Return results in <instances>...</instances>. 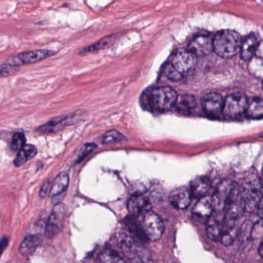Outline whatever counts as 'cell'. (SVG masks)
<instances>
[{"label":"cell","instance_id":"cell-1","mask_svg":"<svg viewBox=\"0 0 263 263\" xmlns=\"http://www.w3.org/2000/svg\"><path fill=\"white\" fill-rule=\"evenodd\" d=\"M197 64V57L190 50H178L171 57L165 66L164 73L171 81H178L194 70Z\"/></svg>","mask_w":263,"mask_h":263},{"label":"cell","instance_id":"cell-2","mask_svg":"<svg viewBox=\"0 0 263 263\" xmlns=\"http://www.w3.org/2000/svg\"><path fill=\"white\" fill-rule=\"evenodd\" d=\"M241 42L242 39L237 32L232 30H221L213 38V50L220 58H231L240 51Z\"/></svg>","mask_w":263,"mask_h":263},{"label":"cell","instance_id":"cell-3","mask_svg":"<svg viewBox=\"0 0 263 263\" xmlns=\"http://www.w3.org/2000/svg\"><path fill=\"white\" fill-rule=\"evenodd\" d=\"M241 198L244 203L245 211L253 212L256 211L258 203L262 200V186L261 178L255 175L250 174L243 181L240 187Z\"/></svg>","mask_w":263,"mask_h":263},{"label":"cell","instance_id":"cell-4","mask_svg":"<svg viewBox=\"0 0 263 263\" xmlns=\"http://www.w3.org/2000/svg\"><path fill=\"white\" fill-rule=\"evenodd\" d=\"M135 217L137 226L147 240L154 241L161 238L164 231V223L156 213L147 210Z\"/></svg>","mask_w":263,"mask_h":263},{"label":"cell","instance_id":"cell-5","mask_svg":"<svg viewBox=\"0 0 263 263\" xmlns=\"http://www.w3.org/2000/svg\"><path fill=\"white\" fill-rule=\"evenodd\" d=\"M118 240L124 255L130 261L135 262L151 261V255L147 248L125 232H119Z\"/></svg>","mask_w":263,"mask_h":263},{"label":"cell","instance_id":"cell-6","mask_svg":"<svg viewBox=\"0 0 263 263\" xmlns=\"http://www.w3.org/2000/svg\"><path fill=\"white\" fill-rule=\"evenodd\" d=\"M178 95L170 87H160L152 89L149 93V105L152 109L161 113L168 111L175 107Z\"/></svg>","mask_w":263,"mask_h":263},{"label":"cell","instance_id":"cell-7","mask_svg":"<svg viewBox=\"0 0 263 263\" xmlns=\"http://www.w3.org/2000/svg\"><path fill=\"white\" fill-rule=\"evenodd\" d=\"M58 52L52 50H34L21 52L7 58L5 63L13 67H21V66L29 65L41 62L57 54Z\"/></svg>","mask_w":263,"mask_h":263},{"label":"cell","instance_id":"cell-8","mask_svg":"<svg viewBox=\"0 0 263 263\" xmlns=\"http://www.w3.org/2000/svg\"><path fill=\"white\" fill-rule=\"evenodd\" d=\"M248 102L247 97L243 93H232L224 100L222 115L226 118H238L246 112Z\"/></svg>","mask_w":263,"mask_h":263},{"label":"cell","instance_id":"cell-9","mask_svg":"<svg viewBox=\"0 0 263 263\" xmlns=\"http://www.w3.org/2000/svg\"><path fill=\"white\" fill-rule=\"evenodd\" d=\"M67 215V207L62 202L58 203L52 210L45 228V236L53 238L62 231Z\"/></svg>","mask_w":263,"mask_h":263},{"label":"cell","instance_id":"cell-10","mask_svg":"<svg viewBox=\"0 0 263 263\" xmlns=\"http://www.w3.org/2000/svg\"><path fill=\"white\" fill-rule=\"evenodd\" d=\"M76 114L67 115V116H59L52 118L51 120L38 127L37 132L44 135L56 134L64 130L67 126L74 124Z\"/></svg>","mask_w":263,"mask_h":263},{"label":"cell","instance_id":"cell-11","mask_svg":"<svg viewBox=\"0 0 263 263\" xmlns=\"http://www.w3.org/2000/svg\"><path fill=\"white\" fill-rule=\"evenodd\" d=\"M223 104L222 96L214 92L204 95L201 101L204 112L212 118H218L222 115Z\"/></svg>","mask_w":263,"mask_h":263},{"label":"cell","instance_id":"cell-12","mask_svg":"<svg viewBox=\"0 0 263 263\" xmlns=\"http://www.w3.org/2000/svg\"><path fill=\"white\" fill-rule=\"evenodd\" d=\"M233 182L229 180H224L217 187L213 196H212V205L215 212L224 210L226 203L230 195Z\"/></svg>","mask_w":263,"mask_h":263},{"label":"cell","instance_id":"cell-13","mask_svg":"<svg viewBox=\"0 0 263 263\" xmlns=\"http://www.w3.org/2000/svg\"><path fill=\"white\" fill-rule=\"evenodd\" d=\"M189 50L196 57H204L213 50V38L208 35L195 36L189 45Z\"/></svg>","mask_w":263,"mask_h":263},{"label":"cell","instance_id":"cell-14","mask_svg":"<svg viewBox=\"0 0 263 263\" xmlns=\"http://www.w3.org/2000/svg\"><path fill=\"white\" fill-rule=\"evenodd\" d=\"M171 204L179 210L187 209L192 201V194L190 189L186 187H178L171 192L169 196Z\"/></svg>","mask_w":263,"mask_h":263},{"label":"cell","instance_id":"cell-15","mask_svg":"<svg viewBox=\"0 0 263 263\" xmlns=\"http://www.w3.org/2000/svg\"><path fill=\"white\" fill-rule=\"evenodd\" d=\"M150 200L144 195H134L127 202V209L134 216H137L144 211L151 210Z\"/></svg>","mask_w":263,"mask_h":263},{"label":"cell","instance_id":"cell-16","mask_svg":"<svg viewBox=\"0 0 263 263\" xmlns=\"http://www.w3.org/2000/svg\"><path fill=\"white\" fill-rule=\"evenodd\" d=\"M236 221L229 219L224 216L219 240L224 246H231L237 235Z\"/></svg>","mask_w":263,"mask_h":263},{"label":"cell","instance_id":"cell-17","mask_svg":"<svg viewBox=\"0 0 263 263\" xmlns=\"http://www.w3.org/2000/svg\"><path fill=\"white\" fill-rule=\"evenodd\" d=\"M44 236L40 234H29L24 238L20 246L19 251L21 255H28L34 252L42 244Z\"/></svg>","mask_w":263,"mask_h":263},{"label":"cell","instance_id":"cell-18","mask_svg":"<svg viewBox=\"0 0 263 263\" xmlns=\"http://www.w3.org/2000/svg\"><path fill=\"white\" fill-rule=\"evenodd\" d=\"M213 212L212 196L206 195L200 198L192 210L194 215L199 217V218H205V219L206 218L208 219V218L213 213Z\"/></svg>","mask_w":263,"mask_h":263},{"label":"cell","instance_id":"cell-19","mask_svg":"<svg viewBox=\"0 0 263 263\" xmlns=\"http://www.w3.org/2000/svg\"><path fill=\"white\" fill-rule=\"evenodd\" d=\"M216 215L213 213L208 218L207 223V235L212 241H218L219 240L221 235V228H222L223 218H220L219 212H216Z\"/></svg>","mask_w":263,"mask_h":263},{"label":"cell","instance_id":"cell-20","mask_svg":"<svg viewBox=\"0 0 263 263\" xmlns=\"http://www.w3.org/2000/svg\"><path fill=\"white\" fill-rule=\"evenodd\" d=\"M256 36L253 33L248 35L241 42L240 48L241 58L245 61H249L255 56V48L258 44Z\"/></svg>","mask_w":263,"mask_h":263},{"label":"cell","instance_id":"cell-21","mask_svg":"<svg viewBox=\"0 0 263 263\" xmlns=\"http://www.w3.org/2000/svg\"><path fill=\"white\" fill-rule=\"evenodd\" d=\"M212 183L207 176H199L195 178L191 183L190 190L192 195L201 198L204 196L211 189Z\"/></svg>","mask_w":263,"mask_h":263},{"label":"cell","instance_id":"cell-22","mask_svg":"<svg viewBox=\"0 0 263 263\" xmlns=\"http://www.w3.org/2000/svg\"><path fill=\"white\" fill-rule=\"evenodd\" d=\"M69 175L67 172H61L53 180L50 187V196L51 198L59 196L61 194L64 193L67 190L69 185Z\"/></svg>","mask_w":263,"mask_h":263},{"label":"cell","instance_id":"cell-23","mask_svg":"<svg viewBox=\"0 0 263 263\" xmlns=\"http://www.w3.org/2000/svg\"><path fill=\"white\" fill-rule=\"evenodd\" d=\"M175 106L180 113L183 115H190L196 107V98L192 95H182L177 98Z\"/></svg>","mask_w":263,"mask_h":263},{"label":"cell","instance_id":"cell-24","mask_svg":"<svg viewBox=\"0 0 263 263\" xmlns=\"http://www.w3.org/2000/svg\"><path fill=\"white\" fill-rule=\"evenodd\" d=\"M37 155V149L32 144H25L21 150L18 152L17 155L14 160V164L16 167H21L27 161L34 158Z\"/></svg>","mask_w":263,"mask_h":263},{"label":"cell","instance_id":"cell-25","mask_svg":"<svg viewBox=\"0 0 263 263\" xmlns=\"http://www.w3.org/2000/svg\"><path fill=\"white\" fill-rule=\"evenodd\" d=\"M263 103L261 98L255 97L248 102L246 116L250 119H261L262 118Z\"/></svg>","mask_w":263,"mask_h":263},{"label":"cell","instance_id":"cell-26","mask_svg":"<svg viewBox=\"0 0 263 263\" xmlns=\"http://www.w3.org/2000/svg\"><path fill=\"white\" fill-rule=\"evenodd\" d=\"M115 38H116V35L106 36V37L103 38L101 41H98L96 44H93V45L89 46V47L81 50L79 52V55H82L83 56V55L87 54V53H93V52L99 51V50L107 48L115 42Z\"/></svg>","mask_w":263,"mask_h":263},{"label":"cell","instance_id":"cell-27","mask_svg":"<svg viewBox=\"0 0 263 263\" xmlns=\"http://www.w3.org/2000/svg\"><path fill=\"white\" fill-rule=\"evenodd\" d=\"M100 261L103 262H121L125 260L111 249H106L99 255Z\"/></svg>","mask_w":263,"mask_h":263},{"label":"cell","instance_id":"cell-28","mask_svg":"<svg viewBox=\"0 0 263 263\" xmlns=\"http://www.w3.org/2000/svg\"><path fill=\"white\" fill-rule=\"evenodd\" d=\"M126 138L123 134L117 130H110L104 134L102 138L104 144H113V143L121 142L125 141Z\"/></svg>","mask_w":263,"mask_h":263},{"label":"cell","instance_id":"cell-29","mask_svg":"<svg viewBox=\"0 0 263 263\" xmlns=\"http://www.w3.org/2000/svg\"><path fill=\"white\" fill-rule=\"evenodd\" d=\"M262 60L261 58H252L249 64V70L252 74L261 78L262 75Z\"/></svg>","mask_w":263,"mask_h":263},{"label":"cell","instance_id":"cell-30","mask_svg":"<svg viewBox=\"0 0 263 263\" xmlns=\"http://www.w3.org/2000/svg\"><path fill=\"white\" fill-rule=\"evenodd\" d=\"M26 144V137L23 133L15 134L12 139L11 147L14 152H19Z\"/></svg>","mask_w":263,"mask_h":263},{"label":"cell","instance_id":"cell-31","mask_svg":"<svg viewBox=\"0 0 263 263\" xmlns=\"http://www.w3.org/2000/svg\"><path fill=\"white\" fill-rule=\"evenodd\" d=\"M20 67H13L4 62L0 64V78H7L16 74L20 71Z\"/></svg>","mask_w":263,"mask_h":263},{"label":"cell","instance_id":"cell-32","mask_svg":"<svg viewBox=\"0 0 263 263\" xmlns=\"http://www.w3.org/2000/svg\"><path fill=\"white\" fill-rule=\"evenodd\" d=\"M96 144H93V143H89V144H85V145L83 147L79 156H78L77 163H80L81 161H82L84 158H87L92 152H93V151L96 149Z\"/></svg>","mask_w":263,"mask_h":263},{"label":"cell","instance_id":"cell-33","mask_svg":"<svg viewBox=\"0 0 263 263\" xmlns=\"http://www.w3.org/2000/svg\"><path fill=\"white\" fill-rule=\"evenodd\" d=\"M251 236L254 239L256 238H261L262 236V220L260 218L258 222H257L255 226H253L252 229V233H251Z\"/></svg>","mask_w":263,"mask_h":263},{"label":"cell","instance_id":"cell-34","mask_svg":"<svg viewBox=\"0 0 263 263\" xmlns=\"http://www.w3.org/2000/svg\"><path fill=\"white\" fill-rule=\"evenodd\" d=\"M50 187V181H47V182L44 183V184H43L42 187H41V192H40V197L42 198H45V196L47 195V192H48Z\"/></svg>","mask_w":263,"mask_h":263},{"label":"cell","instance_id":"cell-35","mask_svg":"<svg viewBox=\"0 0 263 263\" xmlns=\"http://www.w3.org/2000/svg\"><path fill=\"white\" fill-rule=\"evenodd\" d=\"M9 244V238L8 237H4L2 239L0 240V257L4 253L5 249H7V246Z\"/></svg>","mask_w":263,"mask_h":263},{"label":"cell","instance_id":"cell-36","mask_svg":"<svg viewBox=\"0 0 263 263\" xmlns=\"http://www.w3.org/2000/svg\"><path fill=\"white\" fill-rule=\"evenodd\" d=\"M262 42L260 41L257 44L256 48H255V55L256 58H262Z\"/></svg>","mask_w":263,"mask_h":263},{"label":"cell","instance_id":"cell-37","mask_svg":"<svg viewBox=\"0 0 263 263\" xmlns=\"http://www.w3.org/2000/svg\"><path fill=\"white\" fill-rule=\"evenodd\" d=\"M262 246H263L262 241H260L259 246H258V253H259V255H260V256L261 257V258H262V256H263Z\"/></svg>","mask_w":263,"mask_h":263}]
</instances>
